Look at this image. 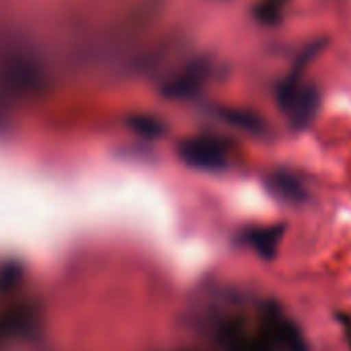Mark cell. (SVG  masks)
Returning a JSON list of instances; mask_svg holds the SVG:
<instances>
[{"label":"cell","instance_id":"7a4b0ae2","mask_svg":"<svg viewBox=\"0 0 351 351\" xmlns=\"http://www.w3.org/2000/svg\"><path fill=\"white\" fill-rule=\"evenodd\" d=\"M230 151V143L215 136H193L180 145L182 161L199 169H221L228 163Z\"/></svg>","mask_w":351,"mask_h":351},{"label":"cell","instance_id":"3957f363","mask_svg":"<svg viewBox=\"0 0 351 351\" xmlns=\"http://www.w3.org/2000/svg\"><path fill=\"white\" fill-rule=\"evenodd\" d=\"M279 106L289 114L295 126H304L316 112L318 95L312 87L300 83L298 79L287 81L279 89Z\"/></svg>","mask_w":351,"mask_h":351},{"label":"cell","instance_id":"277c9868","mask_svg":"<svg viewBox=\"0 0 351 351\" xmlns=\"http://www.w3.org/2000/svg\"><path fill=\"white\" fill-rule=\"evenodd\" d=\"M281 240V228H269V230H258L252 232L250 242L252 246L263 254V256H273Z\"/></svg>","mask_w":351,"mask_h":351},{"label":"cell","instance_id":"6da1fadb","mask_svg":"<svg viewBox=\"0 0 351 351\" xmlns=\"http://www.w3.org/2000/svg\"><path fill=\"white\" fill-rule=\"evenodd\" d=\"M217 341L226 351H308L298 324L275 304H258L248 314L223 316Z\"/></svg>","mask_w":351,"mask_h":351}]
</instances>
